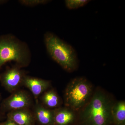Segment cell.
I'll return each mask as SVG.
<instances>
[{
	"label": "cell",
	"instance_id": "2e32d148",
	"mask_svg": "<svg viewBox=\"0 0 125 125\" xmlns=\"http://www.w3.org/2000/svg\"><path fill=\"white\" fill-rule=\"evenodd\" d=\"M9 1L8 0H0V5L4 4H5L6 2Z\"/></svg>",
	"mask_w": 125,
	"mask_h": 125
},
{
	"label": "cell",
	"instance_id": "ac0fdd59",
	"mask_svg": "<svg viewBox=\"0 0 125 125\" xmlns=\"http://www.w3.org/2000/svg\"><path fill=\"white\" fill-rule=\"evenodd\" d=\"M4 122L0 123V125H4Z\"/></svg>",
	"mask_w": 125,
	"mask_h": 125
},
{
	"label": "cell",
	"instance_id": "9a60e30c",
	"mask_svg": "<svg viewBox=\"0 0 125 125\" xmlns=\"http://www.w3.org/2000/svg\"><path fill=\"white\" fill-rule=\"evenodd\" d=\"M4 125H18L13 121L7 119L4 122Z\"/></svg>",
	"mask_w": 125,
	"mask_h": 125
},
{
	"label": "cell",
	"instance_id": "d6986e66",
	"mask_svg": "<svg viewBox=\"0 0 125 125\" xmlns=\"http://www.w3.org/2000/svg\"></svg>",
	"mask_w": 125,
	"mask_h": 125
},
{
	"label": "cell",
	"instance_id": "3957f363",
	"mask_svg": "<svg viewBox=\"0 0 125 125\" xmlns=\"http://www.w3.org/2000/svg\"><path fill=\"white\" fill-rule=\"evenodd\" d=\"M31 53L28 45L11 34L0 36V70L7 62L13 61L20 68L29 66Z\"/></svg>",
	"mask_w": 125,
	"mask_h": 125
},
{
	"label": "cell",
	"instance_id": "8fae6325",
	"mask_svg": "<svg viewBox=\"0 0 125 125\" xmlns=\"http://www.w3.org/2000/svg\"><path fill=\"white\" fill-rule=\"evenodd\" d=\"M113 125H125V101L115 102L112 110Z\"/></svg>",
	"mask_w": 125,
	"mask_h": 125
},
{
	"label": "cell",
	"instance_id": "9c48e42d",
	"mask_svg": "<svg viewBox=\"0 0 125 125\" xmlns=\"http://www.w3.org/2000/svg\"><path fill=\"white\" fill-rule=\"evenodd\" d=\"M54 125H74L78 113L69 108L54 109Z\"/></svg>",
	"mask_w": 125,
	"mask_h": 125
},
{
	"label": "cell",
	"instance_id": "7a4b0ae2",
	"mask_svg": "<svg viewBox=\"0 0 125 125\" xmlns=\"http://www.w3.org/2000/svg\"><path fill=\"white\" fill-rule=\"evenodd\" d=\"M44 42L48 54L63 69L70 73L77 70L78 54L71 45L50 32L44 34Z\"/></svg>",
	"mask_w": 125,
	"mask_h": 125
},
{
	"label": "cell",
	"instance_id": "7c38bea8",
	"mask_svg": "<svg viewBox=\"0 0 125 125\" xmlns=\"http://www.w3.org/2000/svg\"><path fill=\"white\" fill-rule=\"evenodd\" d=\"M41 99L43 105L49 109L58 108L60 107L61 105L60 97L56 91L53 89L44 92Z\"/></svg>",
	"mask_w": 125,
	"mask_h": 125
},
{
	"label": "cell",
	"instance_id": "e0dca14e",
	"mask_svg": "<svg viewBox=\"0 0 125 125\" xmlns=\"http://www.w3.org/2000/svg\"><path fill=\"white\" fill-rule=\"evenodd\" d=\"M1 96L0 94V117L1 115V113H2L1 111Z\"/></svg>",
	"mask_w": 125,
	"mask_h": 125
},
{
	"label": "cell",
	"instance_id": "5b68a950",
	"mask_svg": "<svg viewBox=\"0 0 125 125\" xmlns=\"http://www.w3.org/2000/svg\"><path fill=\"white\" fill-rule=\"evenodd\" d=\"M33 105L32 97L27 91L19 89L11 93L1 104V112L31 108Z\"/></svg>",
	"mask_w": 125,
	"mask_h": 125
},
{
	"label": "cell",
	"instance_id": "4fadbf2b",
	"mask_svg": "<svg viewBox=\"0 0 125 125\" xmlns=\"http://www.w3.org/2000/svg\"><path fill=\"white\" fill-rule=\"evenodd\" d=\"M90 1L88 0H66L65 3L67 9L74 10L85 6Z\"/></svg>",
	"mask_w": 125,
	"mask_h": 125
},
{
	"label": "cell",
	"instance_id": "ba28073f",
	"mask_svg": "<svg viewBox=\"0 0 125 125\" xmlns=\"http://www.w3.org/2000/svg\"><path fill=\"white\" fill-rule=\"evenodd\" d=\"M7 119L13 121L18 125H36L33 112L29 108L18 109L9 112Z\"/></svg>",
	"mask_w": 125,
	"mask_h": 125
},
{
	"label": "cell",
	"instance_id": "52a82bcc",
	"mask_svg": "<svg viewBox=\"0 0 125 125\" xmlns=\"http://www.w3.org/2000/svg\"><path fill=\"white\" fill-rule=\"evenodd\" d=\"M23 85L31 91L37 100L39 96L49 88L51 82L49 81L25 75L23 80Z\"/></svg>",
	"mask_w": 125,
	"mask_h": 125
},
{
	"label": "cell",
	"instance_id": "277c9868",
	"mask_svg": "<svg viewBox=\"0 0 125 125\" xmlns=\"http://www.w3.org/2000/svg\"><path fill=\"white\" fill-rule=\"evenodd\" d=\"M93 92V85L87 79L74 78L70 81L65 90V106L78 113L88 102Z\"/></svg>",
	"mask_w": 125,
	"mask_h": 125
},
{
	"label": "cell",
	"instance_id": "5bb4252c",
	"mask_svg": "<svg viewBox=\"0 0 125 125\" xmlns=\"http://www.w3.org/2000/svg\"><path fill=\"white\" fill-rule=\"evenodd\" d=\"M51 1L48 0H20L18 2L24 6L34 7L39 5L46 4Z\"/></svg>",
	"mask_w": 125,
	"mask_h": 125
},
{
	"label": "cell",
	"instance_id": "30bf717a",
	"mask_svg": "<svg viewBox=\"0 0 125 125\" xmlns=\"http://www.w3.org/2000/svg\"><path fill=\"white\" fill-rule=\"evenodd\" d=\"M33 112L38 125H54V109L47 108L36 102Z\"/></svg>",
	"mask_w": 125,
	"mask_h": 125
},
{
	"label": "cell",
	"instance_id": "8992f818",
	"mask_svg": "<svg viewBox=\"0 0 125 125\" xmlns=\"http://www.w3.org/2000/svg\"><path fill=\"white\" fill-rule=\"evenodd\" d=\"M26 75L24 71L16 65L0 74V82L1 85L10 93L19 89L23 85V80Z\"/></svg>",
	"mask_w": 125,
	"mask_h": 125
},
{
	"label": "cell",
	"instance_id": "6da1fadb",
	"mask_svg": "<svg viewBox=\"0 0 125 125\" xmlns=\"http://www.w3.org/2000/svg\"><path fill=\"white\" fill-rule=\"evenodd\" d=\"M115 102L106 92L97 88L88 103L77 113L74 125H113L112 110Z\"/></svg>",
	"mask_w": 125,
	"mask_h": 125
}]
</instances>
